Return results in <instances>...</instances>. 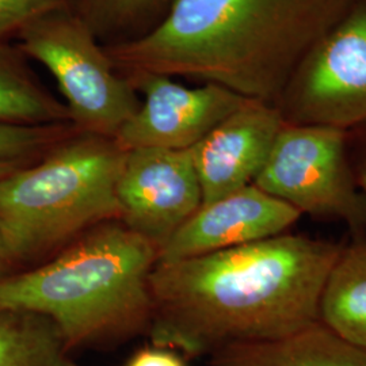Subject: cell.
Here are the masks:
<instances>
[{"label": "cell", "instance_id": "cell-2", "mask_svg": "<svg viewBox=\"0 0 366 366\" xmlns=\"http://www.w3.org/2000/svg\"><path fill=\"white\" fill-rule=\"evenodd\" d=\"M354 0H174L148 34L105 46L121 72L212 83L274 105Z\"/></svg>", "mask_w": 366, "mask_h": 366}, {"label": "cell", "instance_id": "cell-13", "mask_svg": "<svg viewBox=\"0 0 366 366\" xmlns=\"http://www.w3.org/2000/svg\"><path fill=\"white\" fill-rule=\"evenodd\" d=\"M319 322L366 350V239L342 246L319 300Z\"/></svg>", "mask_w": 366, "mask_h": 366}, {"label": "cell", "instance_id": "cell-4", "mask_svg": "<svg viewBox=\"0 0 366 366\" xmlns=\"http://www.w3.org/2000/svg\"><path fill=\"white\" fill-rule=\"evenodd\" d=\"M127 151L114 139L76 132L36 164L0 181V236L11 264L63 249L119 219L116 186Z\"/></svg>", "mask_w": 366, "mask_h": 366}, {"label": "cell", "instance_id": "cell-8", "mask_svg": "<svg viewBox=\"0 0 366 366\" xmlns=\"http://www.w3.org/2000/svg\"><path fill=\"white\" fill-rule=\"evenodd\" d=\"M144 97L139 110L114 137L124 151L136 148L192 149L249 98L222 86L186 87L166 75L122 72Z\"/></svg>", "mask_w": 366, "mask_h": 366}, {"label": "cell", "instance_id": "cell-9", "mask_svg": "<svg viewBox=\"0 0 366 366\" xmlns=\"http://www.w3.org/2000/svg\"><path fill=\"white\" fill-rule=\"evenodd\" d=\"M116 194L118 220L157 249L202 205L190 149L127 151Z\"/></svg>", "mask_w": 366, "mask_h": 366}, {"label": "cell", "instance_id": "cell-22", "mask_svg": "<svg viewBox=\"0 0 366 366\" xmlns=\"http://www.w3.org/2000/svg\"><path fill=\"white\" fill-rule=\"evenodd\" d=\"M11 266V262L9 259V255H7V251L4 247V243H3V239L0 236V277L6 275L7 273V269Z\"/></svg>", "mask_w": 366, "mask_h": 366}, {"label": "cell", "instance_id": "cell-20", "mask_svg": "<svg viewBox=\"0 0 366 366\" xmlns=\"http://www.w3.org/2000/svg\"><path fill=\"white\" fill-rule=\"evenodd\" d=\"M125 366H186L174 350L164 347H144L133 354Z\"/></svg>", "mask_w": 366, "mask_h": 366}, {"label": "cell", "instance_id": "cell-7", "mask_svg": "<svg viewBox=\"0 0 366 366\" xmlns=\"http://www.w3.org/2000/svg\"><path fill=\"white\" fill-rule=\"evenodd\" d=\"M274 106L285 124L366 128V0L305 54Z\"/></svg>", "mask_w": 366, "mask_h": 366}, {"label": "cell", "instance_id": "cell-15", "mask_svg": "<svg viewBox=\"0 0 366 366\" xmlns=\"http://www.w3.org/2000/svg\"><path fill=\"white\" fill-rule=\"evenodd\" d=\"M0 366H78L46 316L0 308Z\"/></svg>", "mask_w": 366, "mask_h": 366}, {"label": "cell", "instance_id": "cell-16", "mask_svg": "<svg viewBox=\"0 0 366 366\" xmlns=\"http://www.w3.org/2000/svg\"><path fill=\"white\" fill-rule=\"evenodd\" d=\"M174 0H68L104 45L129 42L162 22Z\"/></svg>", "mask_w": 366, "mask_h": 366}, {"label": "cell", "instance_id": "cell-19", "mask_svg": "<svg viewBox=\"0 0 366 366\" xmlns=\"http://www.w3.org/2000/svg\"><path fill=\"white\" fill-rule=\"evenodd\" d=\"M349 151L355 182L366 202V128L349 132Z\"/></svg>", "mask_w": 366, "mask_h": 366}, {"label": "cell", "instance_id": "cell-18", "mask_svg": "<svg viewBox=\"0 0 366 366\" xmlns=\"http://www.w3.org/2000/svg\"><path fill=\"white\" fill-rule=\"evenodd\" d=\"M66 3L68 0H0V41Z\"/></svg>", "mask_w": 366, "mask_h": 366}, {"label": "cell", "instance_id": "cell-3", "mask_svg": "<svg viewBox=\"0 0 366 366\" xmlns=\"http://www.w3.org/2000/svg\"><path fill=\"white\" fill-rule=\"evenodd\" d=\"M157 249L119 220L102 222L51 261L0 277V308L46 316L71 352L148 335Z\"/></svg>", "mask_w": 366, "mask_h": 366}, {"label": "cell", "instance_id": "cell-12", "mask_svg": "<svg viewBox=\"0 0 366 366\" xmlns=\"http://www.w3.org/2000/svg\"><path fill=\"white\" fill-rule=\"evenodd\" d=\"M209 357L210 366H366V350L320 322L281 338L229 345Z\"/></svg>", "mask_w": 366, "mask_h": 366}, {"label": "cell", "instance_id": "cell-5", "mask_svg": "<svg viewBox=\"0 0 366 366\" xmlns=\"http://www.w3.org/2000/svg\"><path fill=\"white\" fill-rule=\"evenodd\" d=\"M16 37L24 56L51 72L79 132L114 139L142 105L129 79L68 3L31 21Z\"/></svg>", "mask_w": 366, "mask_h": 366}, {"label": "cell", "instance_id": "cell-10", "mask_svg": "<svg viewBox=\"0 0 366 366\" xmlns=\"http://www.w3.org/2000/svg\"><path fill=\"white\" fill-rule=\"evenodd\" d=\"M301 216L252 183L202 204L157 249V262L194 258L282 235Z\"/></svg>", "mask_w": 366, "mask_h": 366}, {"label": "cell", "instance_id": "cell-1", "mask_svg": "<svg viewBox=\"0 0 366 366\" xmlns=\"http://www.w3.org/2000/svg\"><path fill=\"white\" fill-rule=\"evenodd\" d=\"M342 244L282 235L181 261L149 275L154 346L201 357L285 337L319 322V300Z\"/></svg>", "mask_w": 366, "mask_h": 366}, {"label": "cell", "instance_id": "cell-21", "mask_svg": "<svg viewBox=\"0 0 366 366\" xmlns=\"http://www.w3.org/2000/svg\"><path fill=\"white\" fill-rule=\"evenodd\" d=\"M29 164V163H22V162H0V181L13 174L14 171L21 169L22 166Z\"/></svg>", "mask_w": 366, "mask_h": 366}, {"label": "cell", "instance_id": "cell-17", "mask_svg": "<svg viewBox=\"0 0 366 366\" xmlns=\"http://www.w3.org/2000/svg\"><path fill=\"white\" fill-rule=\"evenodd\" d=\"M79 132L72 124L11 125L0 124V162L29 163Z\"/></svg>", "mask_w": 366, "mask_h": 366}, {"label": "cell", "instance_id": "cell-14", "mask_svg": "<svg viewBox=\"0 0 366 366\" xmlns=\"http://www.w3.org/2000/svg\"><path fill=\"white\" fill-rule=\"evenodd\" d=\"M0 124H71L69 112L31 74L16 46L0 41Z\"/></svg>", "mask_w": 366, "mask_h": 366}, {"label": "cell", "instance_id": "cell-11", "mask_svg": "<svg viewBox=\"0 0 366 366\" xmlns=\"http://www.w3.org/2000/svg\"><path fill=\"white\" fill-rule=\"evenodd\" d=\"M284 125L274 105L249 99L199 140L190 154L202 204L252 184Z\"/></svg>", "mask_w": 366, "mask_h": 366}, {"label": "cell", "instance_id": "cell-6", "mask_svg": "<svg viewBox=\"0 0 366 366\" xmlns=\"http://www.w3.org/2000/svg\"><path fill=\"white\" fill-rule=\"evenodd\" d=\"M254 184L301 214L346 222L354 237H365L366 202L354 177L349 132L285 124Z\"/></svg>", "mask_w": 366, "mask_h": 366}]
</instances>
